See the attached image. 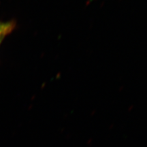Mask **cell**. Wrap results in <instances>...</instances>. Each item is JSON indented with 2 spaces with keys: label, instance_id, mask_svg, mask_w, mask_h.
Listing matches in <instances>:
<instances>
[{
  "label": "cell",
  "instance_id": "cell-1",
  "mask_svg": "<svg viewBox=\"0 0 147 147\" xmlns=\"http://www.w3.org/2000/svg\"><path fill=\"white\" fill-rule=\"evenodd\" d=\"M15 26L14 22H0V44L5 36L14 30Z\"/></svg>",
  "mask_w": 147,
  "mask_h": 147
}]
</instances>
